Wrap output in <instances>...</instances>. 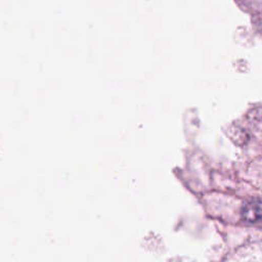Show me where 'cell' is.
Returning a JSON list of instances; mask_svg holds the SVG:
<instances>
[{
  "instance_id": "obj_1",
  "label": "cell",
  "mask_w": 262,
  "mask_h": 262,
  "mask_svg": "<svg viewBox=\"0 0 262 262\" xmlns=\"http://www.w3.org/2000/svg\"><path fill=\"white\" fill-rule=\"evenodd\" d=\"M242 217L252 223L262 220V201L253 199L247 202L242 209Z\"/></svg>"
}]
</instances>
